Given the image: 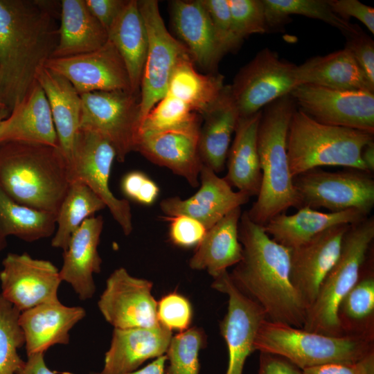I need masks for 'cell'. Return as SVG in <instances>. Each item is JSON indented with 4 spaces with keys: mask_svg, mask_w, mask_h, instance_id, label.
Returning <instances> with one entry per match:
<instances>
[{
    "mask_svg": "<svg viewBox=\"0 0 374 374\" xmlns=\"http://www.w3.org/2000/svg\"><path fill=\"white\" fill-rule=\"evenodd\" d=\"M199 114L179 99L166 93L145 118L139 134L179 126Z\"/></svg>",
    "mask_w": 374,
    "mask_h": 374,
    "instance_id": "41",
    "label": "cell"
},
{
    "mask_svg": "<svg viewBox=\"0 0 374 374\" xmlns=\"http://www.w3.org/2000/svg\"><path fill=\"white\" fill-rule=\"evenodd\" d=\"M152 283L134 277L126 269H115L108 277L98 301L102 315L114 328H152L160 325Z\"/></svg>",
    "mask_w": 374,
    "mask_h": 374,
    "instance_id": "15",
    "label": "cell"
},
{
    "mask_svg": "<svg viewBox=\"0 0 374 374\" xmlns=\"http://www.w3.org/2000/svg\"><path fill=\"white\" fill-rule=\"evenodd\" d=\"M290 95L301 110L321 123L374 134V92L303 84Z\"/></svg>",
    "mask_w": 374,
    "mask_h": 374,
    "instance_id": "13",
    "label": "cell"
},
{
    "mask_svg": "<svg viewBox=\"0 0 374 374\" xmlns=\"http://www.w3.org/2000/svg\"><path fill=\"white\" fill-rule=\"evenodd\" d=\"M234 33L242 42L252 34L267 31L263 0H228Z\"/></svg>",
    "mask_w": 374,
    "mask_h": 374,
    "instance_id": "42",
    "label": "cell"
},
{
    "mask_svg": "<svg viewBox=\"0 0 374 374\" xmlns=\"http://www.w3.org/2000/svg\"><path fill=\"white\" fill-rule=\"evenodd\" d=\"M6 108L3 104L0 103V109Z\"/></svg>",
    "mask_w": 374,
    "mask_h": 374,
    "instance_id": "57",
    "label": "cell"
},
{
    "mask_svg": "<svg viewBox=\"0 0 374 374\" xmlns=\"http://www.w3.org/2000/svg\"><path fill=\"white\" fill-rule=\"evenodd\" d=\"M201 116L199 157L204 166L219 173L224 168L231 137L240 118L229 85L224 86L218 98Z\"/></svg>",
    "mask_w": 374,
    "mask_h": 374,
    "instance_id": "28",
    "label": "cell"
},
{
    "mask_svg": "<svg viewBox=\"0 0 374 374\" xmlns=\"http://www.w3.org/2000/svg\"><path fill=\"white\" fill-rule=\"evenodd\" d=\"M203 334L190 328L172 337L166 353L168 366L164 374H199V353Z\"/></svg>",
    "mask_w": 374,
    "mask_h": 374,
    "instance_id": "40",
    "label": "cell"
},
{
    "mask_svg": "<svg viewBox=\"0 0 374 374\" xmlns=\"http://www.w3.org/2000/svg\"><path fill=\"white\" fill-rule=\"evenodd\" d=\"M344 35L346 37L344 48L351 53L368 81L374 85V41L358 25L355 31Z\"/></svg>",
    "mask_w": 374,
    "mask_h": 374,
    "instance_id": "46",
    "label": "cell"
},
{
    "mask_svg": "<svg viewBox=\"0 0 374 374\" xmlns=\"http://www.w3.org/2000/svg\"><path fill=\"white\" fill-rule=\"evenodd\" d=\"M373 135L321 123L296 109L287 139L291 175L294 177L322 166H342L368 172L361 154L364 146L373 141Z\"/></svg>",
    "mask_w": 374,
    "mask_h": 374,
    "instance_id": "5",
    "label": "cell"
},
{
    "mask_svg": "<svg viewBox=\"0 0 374 374\" xmlns=\"http://www.w3.org/2000/svg\"><path fill=\"white\" fill-rule=\"evenodd\" d=\"M36 81L48 100L60 149L69 166L80 132V95L68 80L45 66L38 70Z\"/></svg>",
    "mask_w": 374,
    "mask_h": 374,
    "instance_id": "27",
    "label": "cell"
},
{
    "mask_svg": "<svg viewBox=\"0 0 374 374\" xmlns=\"http://www.w3.org/2000/svg\"><path fill=\"white\" fill-rule=\"evenodd\" d=\"M107 33L108 39L116 46L125 64L132 92L140 94L148 39L138 1L127 0Z\"/></svg>",
    "mask_w": 374,
    "mask_h": 374,
    "instance_id": "33",
    "label": "cell"
},
{
    "mask_svg": "<svg viewBox=\"0 0 374 374\" xmlns=\"http://www.w3.org/2000/svg\"><path fill=\"white\" fill-rule=\"evenodd\" d=\"M199 190L188 199L168 197L160 203L162 212L168 217L184 215L201 222L206 230L233 209L247 204L250 196L234 191L223 177L202 166Z\"/></svg>",
    "mask_w": 374,
    "mask_h": 374,
    "instance_id": "20",
    "label": "cell"
},
{
    "mask_svg": "<svg viewBox=\"0 0 374 374\" xmlns=\"http://www.w3.org/2000/svg\"><path fill=\"white\" fill-rule=\"evenodd\" d=\"M86 316L80 306H66L60 300L42 303L20 312L27 356L44 353L51 346L66 345L71 330Z\"/></svg>",
    "mask_w": 374,
    "mask_h": 374,
    "instance_id": "22",
    "label": "cell"
},
{
    "mask_svg": "<svg viewBox=\"0 0 374 374\" xmlns=\"http://www.w3.org/2000/svg\"><path fill=\"white\" fill-rule=\"evenodd\" d=\"M10 114V111L7 108L0 109V123L5 119Z\"/></svg>",
    "mask_w": 374,
    "mask_h": 374,
    "instance_id": "56",
    "label": "cell"
},
{
    "mask_svg": "<svg viewBox=\"0 0 374 374\" xmlns=\"http://www.w3.org/2000/svg\"><path fill=\"white\" fill-rule=\"evenodd\" d=\"M85 2L91 13L108 33L127 0H85Z\"/></svg>",
    "mask_w": 374,
    "mask_h": 374,
    "instance_id": "50",
    "label": "cell"
},
{
    "mask_svg": "<svg viewBox=\"0 0 374 374\" xmlns=\"http://www.w3.org/2000/svg\"><path fill=\"white\" fill-rule=\"evenodd\" d=\"M80 130L97 133L113 146L123 162L134 151L141 122L140 94L129 91H93L80 95Z\"/></svg>",
    "mask_w": 374,
    "mask_h": 374,
    "instance_id": "9",
    "label": "cell"
},
{
    "mask_svg": "<svg viewBox=\"0 0 374 374\" xmlns=\"http://www.w3.org/2000/svg\"><path fill=\"white\" fill-rule=\"evenodd\" d=\"M6 142L60 148L48 100L37 81L0 123V143Z\"/></svg>",
    "mask_w": 374,
    "mask_h": 374,
    "instance_id": "24",
    "label": "cell"
},
{
    "mask_svg": "<svg viewBox=\"0 0 374 374\" xmlns=\"http://www.w3.org/2000/svg\"><path fill=\"white\" fill-rule=\"evenodd\" d=\"M337 15L348 21L355 17L360 21L368 30L374 34V8L357 0H327Z\"/></svg>",
    "mask_w": 374,
    "mask_h": 374,
    "instance_id": "48",
    "label": "cell"
},
{
    "mask_svg": "<svg viewBox=\"0 0 374 374\" xmlns=\"http://www.w3.org/2000/svg\"><path fill=\"white\" fill-rule=\"evenodd\" d=\"M193 316L188 300L172 292L163 296L157 303V319L159 323L170 330L183 332L188 329Z\"/></svg>",
    "mask_w": 374,
    "mask_h": 374,
    "instance_id": "44",
    "label": "cell"
},
{
    "mask_svg": "<svg viewBox=\"0 0 374 374\" xmlns=\"http://www.w3.org/2000/svg\"><path fill=\"white\" fill-rule=\"evenodd\" d=\"M296 105L287 94L262 109L258 130L261 185L257 199L247 211L249 217L262 226L291 207L300 208L287 150L289 125Z\"/></svg>",
    "mask_w": 374,
    "mask_h": 374,
    "instance_id": "4",
    "label": "cell"
},
{
    "mask_svg": "<svg viewBox=\"0 0 374 374\" xmlns=\"http://www.w3.org/2000/svg\"><path fill=\"white\" fill-rule=\"evenodd\" d=\"M262 110L240 117L233 141L227 154V173L224 177L232 187L250 197L258 195L261 185V169L258 150V130Z\"/></svg>",
    "mask_w": 374,
    "mask_h": 374,
    "instance_id": "29",
    "label": "cell"
},
{
    "mask_svg": "<svg viewBox=\"0 0 374 374\" xmlns=\"http://www.w3.org/2000/svg\"><path fill=\"white\" fill-rule=\"evenodd\" d=\"M257 374H302V370L278 355L260 353Z\"/></svg>",
    "mask_w": 374,
    "mask_h": 374,
    "instance_id": "51",
    "label": "cell"
},
{
    "mask_svg": "<svg viewBox=\"0 0 374 374\" xmlns=\"http://www.w3.org/2000/svg\"><path fill=\"white\" fill-rule=\"evenodd\" d=\"M169 237L172 243L181 247L197 246L207 230L198 220L184 215L168 217Z\"/></svg>",
    "mask_w": 374,
    "mask_h": 374,
    "instance_id": "47",
    "label": "cell"
},
{
    "mask_svg": "<svg viewBox=\"0 0 374 374\" xmlns=\"http://www.w3.org/2000/svg\"><path fill=\"white\" fill-rule=\"evenodd\" d=\"M263 2L267 31L277 30L287 23L291 15L323 21L344 35L355 31L357 26L333 12L327 0H263Z\"/></svg>",
    "mask_w": 374,
    "mask_h": 374,
    "instance_id": "38",
    "label": "cell"
},
{
    "mask_svg": "<svg viewBox=\"0 0 374 374\" xmlns=\"http://www.w3.org/2000/svg\"><path fill=\"white\" fill-rule=\"evenodd\" d=\"M58 40L52 57L93 51L108 40L107 30L91 13L85 0L60 1Z\"/></svg>",
    "mask_w": 374,
    "mask_h": 374,
    "instance_id": "31",
    "label": "cell"
},
{
    "mask_svg": "<svg viewBox=\"0 0 374 374\" xmlns=\"http://www.w3.org/2000/svg\"><path fill=\"white\" fill-rule=\"evenodd\" d=\"M6 246L7 237L3 234L0 229V253L6 248Z\"/></svg>",
    "mask_w": 374,
    "mask_h": 374,
    "instance_id": "55",
    "label": "cell"
},
{
    "mask_svg": "<svg viewBox=\"0 0 374 374\" xmlns=\"http://www.w3.org/2000/svg\"><path fill=\"white\" fill-rule=\"evenodd\" d=\"M296 65L281 60L265 48L244 65L229 85L240 117H246L291 91L297 86Z\"/></svg>",
    "mask_w": 374,
    "mask_h": 374,
    "instance_id": "12",
    "label": "cell"
},
{
    "mask_svg": "<svg viewBox=\"0 0 374 374\" xmlns=\"http://www.w3.org/2000/svg\"><path fill=\"white\" fill-rule=\"evenodd\" d=\"M70 184L68 162L60 148L0 143V188L15 202L57 215Z\"/></svg>",
    "mask_w": 374,
    "mask_h": 374,
    "instance_id": "3",
    "label": "cell"
},
{
    "mask_svg": "<svg viewBox=\"0 0 374 374\" xmlns=\"http://www.w3.org/2000/svg\"><path fill=\"white\" fill-rule=\"evenodd\" d=\"M224 86L222 75L202 74L195 69L193 61H186L175 69L167 93L202 116L218 98Z\"/></svg>",
    "mask_w": 374,
    "mask_h": 374,
    "instance_id": "34",
    "label": "cell"
},
{
    "mask_svg": "<svg viewBox=\"0 0 374 374\" xmlns=\"http://www.w3.org/2000/svg\"><path fill=\"white\" fill-rule=\"evenodd\" d=\"M44 66L68 80L80 95L93 91H132L125 64L109 39L91 52L51 57Z\"/></svg>",
    "mask_w": 374,
    "mask_h": 374,
    "instance_id": "17",
    "label": "cell"
},
{
    "mask_svg": "<svg viewBox=\"0 0 374 374\" xmlns=\"http://www.w3.org/2000/svg\"><path fill=\"white\" fill-rule=\"evenodd\" d=\"M167 362V356L166 355H161L156 358L154 361L150 363L148 365L145 367L136 370L130 373H126L123 374H164L166 364ZM90 374H103L100 372L99 373H91Z\"/></svg>",
    "mask_w": 374,
    "mask_h": 374,
    "instance_id": "53",
    "label": "cell"
},
{
    "mask_svg": "<svg viewBox=\"0 0 374 374\" xmlns=\"http://www.w3.org/2000/svg\"><path fill=\"white\" fill-rule=\"evenodd\" d=\"M374 277L361 276L340 303L338 317L344 335L373 337Z\"/></svg>",
    "mask_w": 374,
    "mask_h": 374,
    "instance_id": "37",
    "label": "cell"
},
{
    "mask_svg": "<svg viewBox=\"0 0 374 374\" xmlns=\"http://www.w3.org/2000/svg\"><path fill=\"white\" fill-rule=\"evenodd\" d=\"M253 349L278 355L301 370L330 364H350L374 351L373 337L330 336L265 319Z\"/></svg>",
    "mask_w": 374,
    "mask_h": 374,
    "instance_id": "6",
    "label": "cell"
},
{
    "mask_svg": "<svg viewBox=\"0 0 374 374\" xmlns=\"http://www.w3.org/2000/svg\"><path fill=\"white\" fill-rule=\"evenodd\" d=\"M172 337V331L161 324L152 328H114L100 373L123 374L136 371L146 360L165 355Z\"/></svg>",
    "mask_w": 374,
    "mask_h": 374,
    "instance_id": "23",
    "label": "cell"
},
{
    "mask_svg": "<svg viewBox=\"0 0 374 374\" xmlns=\"http://www.w3.org/2000/svg\"><path fill=\"white\" fill-rule=\"evenodd\" d=\"M212 287L229 297L227 312L220 324L229 355L226 374H242L247 357L254 351L256 335L260 323L267 319L266 314L235 285L227 271L214 278Z\"/></svg>",
    "mask_w": 374,
    "mask_h": 374,
    "instance_id": "18",
    "label": "cell"
},
{
    "mask_svg": "<svg viewBox=\"0 0 374 374\" xmlns=\"http://www.w3.org/2000/svg\"><path fill=\"white\" fill-rule=\"evenodd\" d=\"M0 229L6 237L35 242L54 234L56 214L19 204L0 188Z\"/></svg>",
    "mask_w": 374,
    "mask_h": 374,
    "instance_id": "35",
    "label": "cell"
},
{
    "mask_svg": "<svg viewBox=\"0 0 374 374\" xmlns=\"http://www.w3.org/2000/svg\"><path fill=\"white\" fill-rule=\"evenodd\" d=\"M170 14L179 40L190 51L194 64L208 73H216L217 64L223 55L201 0L172 1Z\"/></svg>",
    "mask_w": 374,
    "mask_h": 374,
    "instance_id": "25",
    "label": "cell"
},
{
    "mask_svg": "<svg viewBox=\"0 0 374 374\" xmlns=\"http://www.w3.org/2000/svg\"><path fill=\"white\" fill-rule=\"evenodd\" d=\"M293 184L300 208H324L330 212L357 209L368 216L374 206V179L364 171L314 168L293 177Z\"/></svg>",
    "mask_w": 374,
    "mask_h": 374,
    "instance_id": "10",
    "label": "cell"
},
{
    "mask_svg": "<svg viewBox=\"0 0 374 374\" xmlns=\"http://www.w3.org/2000/svg\"><path fill=\"white\" fill-rule=\"evenodd\" d=\"M148 47L140 88L141 126L152 107L167 93L170 78L181 63L193 61L187 47L167 30L156 0L138 1Z\"/></svg>",
    "mask_w": 374,
    "mask_h": 374,
    "instance_id": "8",
    "label": "cell"
},
{
    "mask_svg": "<svg viewBox=\"0 0 374 374\" xmlns=\"http://www.w3.org/2000/svg\"><path fill=\"white\" fill-rule=\"evenodd\" d=\"M373 239V216L349 225L339 256L308 309L303 329L330 336L344 335L338 317L339 308L359 279Z\"/></svg>",
    "mask_w": 374,
    "mask_h": 374,
    "instance_id": "7",
    "label": "cell"
},
{
    "mask_svg": "<svg viewBox=\"0 0 374 374\" xmlns=\"http://www.w3.org/2000/svg\"><path fill=\"white\" fill-rule=\"evenodd\" d=\"M17 374H55L46 364L44 354L27 356V360Z\"/></svg>",
    "mask_w": 374,
    "mask_h": 374,
    "instance_id": "52",
    "label": "cell"
},
{
    "mask_svg": "<svg viewBox=\"0 0 374 374\" xmlns=\"http://www.w3.org/2000/svg\"><path fill=\"white\" fill-rule=\"evenodd\" d=\"M366 217L357 209L325 213L303 206L292 215L279 214L262 226L274 241L292 249L331 227L352 224Z\"/></svg>",
    "mask_w": 374,
    "mask_h": 374,
    "instance_id": "26",
    "label": "cell"
},
{
    "mask_svg": "<svg viewBox=\"0 0 374 374\" xmlns=\"http://www.w3.org/2000/svg\"><path fill=\"white\" fill-rule=\"evenodd\" d=\"M302 374H374V351L353 364L315 366L302 370Z\"/></svg>",
    "mask_w": 374,
    "mask_h": 374,
    "instance_id": "49",
    "label": "cell"
},
{
    "mask_svg": "<svg viewBox=\"0 0 374 374\" xmlns=\"http://www.w3.org/2000/svg\"><path fill=\"white\" fill-rule=\"evenodd\" d=\"M103 224L100 215L85 220L63 251L60 277L82 301L91 299L96 292L93 275L101 270L102 259L98 248Z\"/></svg>",
    "mask_w": 374,
    "mask_h": 374,
    "instance_id": "21",
    "label": "cell"
},
{
    "mask_svg": "<svg viewBox=\"0 0 374 374\" xmlns=\"http://www.w3.org/2000/svg\"><path fill=\"white\" fill-rule=\"evenodd\" d=\"M241 215V207L235 208L207 230L189 261L191 269L206 270L215 278L241 260L242 247L238 238Z\"/></svg>",
    "mask_w": 374,
    "mask_h": 374,
    "instance_id": "30",
    "label": "cell"
},
{
    "mask_svg": "<svg viewBox=\"0 0 374 374\" xmlns=\"http://www.w3.org/2000/svg\"><path fill=\"white\" fill-rule=\"evenodd\" d=\"M60 15L55 1L0 0V103L10 112L52 57Z\"/></svg>",
    "mask_w": 374,
    "mask_h": 374,
    "instance_id": "1",
    "label": "cell"
},
{
    "mask_svg": "<svg viewBox=\"0 0 374 374\" xmlns=\"http://www.w3.org/2000/svg\"><path fill=\"white\" fill-rule=\"evenodd\" d=\"M362 162L368 172L372 173L374 171V141H371L366 144L362 151L361 154Z\"/></svg>",
    "mask_w": 374,
    "mask_h": 374,
    "instance_id": "54",
    "label": "cell"
},
{
    "mask_svg": "<svg viewBox=\"0 0 374 374\" xmlns=\"http://www.w3.org/2000/svg\"><path fill=\"white\" fill-rule=\"evenodd\" d=\"M238 238L242 257L229 275L235 285L264 310L267 319L303 328L307 309L292 285L291 249L242 213Z\"/></svg>",
    "mask_w": 374,
    "mask_h": 374,
    "instance_id": "2",
    "label": "cell"
},
{
    "mask_svg": "<svg viewBox=\"0 0 374 374\" xmlns=\"http://www.w3.org/2000/svg\"><path fill=\"white\" fill-rule=\"evenodd\" d=\"M19 314L0 294V374H17L25 363L18 353L25 344Z\"/></svg>",
    "mask_w": 374,
    "mask_h": 374,
    "instance_id": "39",
    "label": "cell"
},
{
    "mask_svg": "<svg viewBox=\"0 0 374 374\" xmlns=\"http://www.w3.org/2000/svg\"><path fill=\"white\" fill-rule=\"evenodd\" d=\"M210 18L218 47L224 56L242 43L233 27L228 0H201Z\"/></svg>",
    "mask_w": 374,
    "mask_h": 374,
    "instance_id": "43",
    "label": "cell"
},
{
    "mask_svg": "<svg viewBox=\"0 0 374 374\" xmlns=\"http://www.w3.org/2000/svg\"><path fill=\"white\" fill-rule=\"evenodd\" d=\"M201 125L202 116L198 115L175 127L140 133L134 151L152 163L168 168L196 188L203 166L198 148Z\"/></svg>",
    "mask_w": 374,
    "mask_h": 374,
    "instance_id": "16",
    "label": "cell"
},
{
    "mask_svg": "<svg viewBox=\"0 0 374 374\" xmlns=\"http://www.w3.org/2000/svg\"><path fill=\"white\" fill-rule=\"evenodd\" d=\"M296 80L297 85L308 84L332 89L374 92V85L346 48L307 60L296 66Z\"/></svg>",
    "mask_w": 374,
    "mask_h": 374,
    "instance_id": "32",
    "label": "cell"
},
{
    "mask_svg": "<svg viewBox=\"0 0 374 374\" xmlns=\"http://www.w3.org/2000/svg\"><path fill=\"white\" fill-rule=\"evenodd\" d=\"M350 224L331 227L304 244L291 249L290 280L307 312L319 287L337 260L343 238Z\"/></svg>",
    "mask_w": 374,
    "mask_h": 374,
    "instance_id": "19",
    "label": "cell"
},
{
    "mask_svg": "<svg viewBox=\"0 0 374 374\" xmlns=\"http://www.w3.org/2000/svg\"><path fill=\"white\" fill-rule=\"evenodd\" d=\"M116 154L101 135L80 130L69 164L70 181L88 186L105 204L125 235L133 230L128 200L117 198L109 188L112 166Z\"/></svg>",
    "mask_w": 374,
    "mask_h": 374,
    "instance_id": "11",
    "label": "cell"
},
{
    "mask_svg": "<svg viewBox=\"0 0 374 374\" xmlns=\"http://www.w3.org/2000/svg\"><path fill=\"white\" fill-rule=\"evenodd\" d=\"M105 208L104 202L88 186L71 182L56 215L51 246L65 251L72 235L82 222Z\"/></svg>",
    "mask_w": 374,
    "mask_h": 374,
    "instance_id": "36",
    "label": "cell"
},
{
    "mask_svg": "<svg viewBox=\"0 0 374 374\" xmlns=\"http://www.w3.org/2000/svg\"><path fill=\"white\" fill-rule=\"evenodd\" d=\"M60 270L50 261L27 253H9L0 271L1 295L20 312L59 300Z\"/></svg>",
    "mask_w": 374,
    "mask_h": 374,
    "instance_id": "14",
    "label": "cell"
},
{
    "mask_svg": "<svg viewBox=\"0 0 374 374\" xmlns=\"http://www.w3.org/2000/svg\"><path fill=\"white\" fill-rule=\"evenodd\" d=\"M121 189L127 198L145 206L154 203L160 192L153 180L138 170L129 172L123 177Z\"/></svg>",
    "mask_w": 374,
    "mask_h": 374,
    "instance_id": "45",
    "label": "cell"
}]
</instances>
